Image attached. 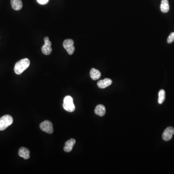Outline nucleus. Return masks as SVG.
Instances as JSON below:
<instances>
[{
	"mask_svg": "<svg viewBox=\"0 0 174 174\" xmlns=\"http://www.w3.org/2000/svg\"><path fill=\"white\" fill-rule=\"evenodd\" d=\"M30 64V61L28 59H23L17 62L14 67V71L17 75L22 74L27 69Z\"/></svg>",
	"mask_w": 174,
	"mask_h": 174,
	"instance_id": "nucleus-1",
	"label": "nucleus"
},
{
	"mask_svg": "<svg viewBox=\"0 0 174 174\" xmlns=\"http://www.w3.org/2000/svg\"><path fill=\"white\" fill-rule=\"evenodd\" d=\"M13 123V119L9 115H6L0 118V131L6 130Z\"/></svg>",
	"mask_w": 174,
	"mask_h": 174,
	"instance_id": "nucleus-2",
	"label": "nucleus"
},
{
	"mask_svg": "<svg viewBox=\"0 0 174 174\" xmlns=\"http://www.w3.org/2000/svg\"><path fill=\"white\" fill-rule=\"evenodd\" d=\"M63 107L69 112H73L75 110V106L73 103V99L70 96H67L63 100Z\"/></svg>",
	"mask_w": 174,
	"mask_h": 174,
	"instance_id": "nucleus-3",
	"label": "nucleus"
},
{
	"mask_svg": "<svg viewBox=\"0 0 174 174\" xmlns=\"http://www.w3.org/2000/svg\"><path fill=\"white\" fill-rule=\"evenodd\" d=\"M74 42L71 39L65 40L63 42V47L65 50H67L68 53L70 55H72L74 53L75 48L74 46Z\"/></svg>",
	"mask_w": 174,
	"mask_h": 174,
	"instance_id": "nucleus-4",
	"label": "nucleus"
},
{
	"mask_svg": "<svg viewBox=\"0 0 174 174\" xmlns=\"http://www.w3.org/2000/svg\"><path fill=\"white\" fill-rule=\"evenodd\" d=\"M41 130L47 134H51L53 132V125L51 121L45 120L40 124Z\"/></svg>",
	"mask_w": 174,
	"mask_h": 174,
	"instance_id": "nucleus-5",
	"label": "nucleus"
},
{
	"mask_svg": "<svg viewBox=\"0 0 174 174\" xmlns=\"http://www.w3.org/2000/svg\"><path fill=\"white\" fill-rule=\"evenodd\" d=\"M44 41H45V44L42 47V51L45 55H50L52 51L51 42L50 41L48 37H45Z\"/></svg>",
	"mask_w": 174,
	"mask_h": 174,
	"instance_id": "nucleus-6",
	"label": "nucleus"
},
{
	"mask_svg": "<svg viewBox=\"0 0 174 174\" xmlns=\"http://www.w3.org/2000/svg\"><path fill=\"white\" fill-rule=\"evenodd\" d=\"M174 134V128L172 127H168L164 130L162 135L164 140L168 141L172 139Z\"/></svg>",
	"mask_w": 174,
	"mask_h": 174,
	"instance_id": "nucleus-7",
	"label": "nucleus"
},
{
	"mask_svg": "<svg viewBox=\"0 0 174 174\" xmlns=\"http://www.w3.org/2000/svg\"><path fill=\"white\" fill-rule=\"evenodd\" d=\"M112 83V80L109 79H105L103 80H99L97 83V86L100 89H104L111 85Z\"/></svg>",
	"mask_w": 174,
	"mask_h": 174,
	"instance_id": "nucleus-8",
	"label": "nucleus"
},
{
	"mask_svg": "<svg viewBox=\"0 0 174 174\" xmlns=\"http://www.w3.org/2000/svg\"><path fill=\"white\" fill-rule=\"evenodd\" d=\"M30 152L28 148H26L22 147L19 148L18 151V155L20 157L23 158L25 160L28 159L30 157Z\"/></svg>",
	"mask_w": 174,
	"mask_h": 174,
	"instance_id": "nucleus-9",
	"label": "nucleus"
},
{
	"mask_svg": "<svg viewBox=\"0 0 174 174\" xmlns=\"http://www.w3.org/2000/svg\"><path fill=\"white\" fill-rule=\"evenodd\" d=\"M75 144V139H70L67 142L65 143V146H64V151L66 152H70L72 151L74 146Z\"/></svg>",
	"mask_w": 174,
	"mask_h": 174,
	"instance_id": "nucleus-10",
	"label": "nucleus"
},
{
	"mask_svg": "<svg viewBox=\"0 0 174 174\" xmlns=\"http://www.w3.org/2000/svg\"><path fill=\"white\" fill-rule=\"evenodd\" d=\"M11 4L14 10L19 11L22 8V0H11Z\"/></svg>",
	"mask_w": 174,
	"mask_h": 174,
	"instance_id": "nucleus-11",
	"label": "nucleus"
},
{
	"mask_svg": "<svg viewBox=\"0 0 174 174\" xmlns=\"http://www.w3.org/2000/svg\"><path fill=\"white\" fill-rule=\"evenodd\" d=\"M95 112L97 115L100 117H103L106 114V108L102 104H99L96 107Z\"/></svg>",
	"mask_w": 174,
	"mask_h": 174,
	"instance_id": "nucleus-12",
	"label": "nucleus"
},
{
	"mask_svg": "<svg viewBox=\"0 0 174 174\" xmlns=\"http://www.w3.org/2000/svg\"><path fill=\"white\" fill-rule=\"evenodd\" d=\"M90 76L92 79L94 80L99 79L101 76V73L98 70L92 68L90 71Z\"/></svg>",
	"mask_w": 174,
	"mask_h": 174,
	"instance_id": "nucleus-13",
	"label": "nucleus"
},
{
	"mask_svg": "<svg viewBox=\"0 0 174 174\" xmlns=\"http://www.w3.org/2000/svg\"><path fill=\"white\" fill-rule=\"evenodd\" d=\"M160 9L161 11L164 13H166L169 11L170 7L168 0H162L160 6Z\"/></svg>",
	"mask_w": 174,
	"mask_h": 174,
	"instance_id": "nucleus-14",
	"label": "nucleus"
},
{
	"mask_svg": "<svg viewBox=\"0 0 174 174\" xmlns=\"http://www.w3.org/2000/svg\"><path fill=\"white\" fill-rule=\"evenodd\" d=\"M158 103L162 104L165 99V91L164 90H161L159 92Z\"/></svg>",
	"mask_w": 174,
	"mask_h": 174,
	"instance_id": "nucleus-15",
	"label": "nucleus"
},
{
	"mask_svg": "<svg viewBox=\"0 0 174 174\" xmlns=\"http://www.w3.org/2000/svg\"><path fill=\"white\" fill-rule=\"evenodd\" d=\"M168 44H171L174 41V32L171 33L169 35L168 38Z\"/></svg>",
	"mask_w": 174,
	"mask_h": 174,
	"instance_id": "nucleus-16",
	"label": "nucleus"
},
{
	"mask_svg": "<svg viewBox=\"0 0 174 174\" xmlns=\"http://www.w3.org/2000/svg\"><path fill=\"white\" fill-rule=\"evenodd\" d=\"M38 3L41 5H45L47 4L49 1V0H37Z\"/></svg>",
	"mask_w": 174,
	"mask_h": 174,
	"instance_id": "nucleus-17",
	"label": "nucleus"
}]
</instances>
